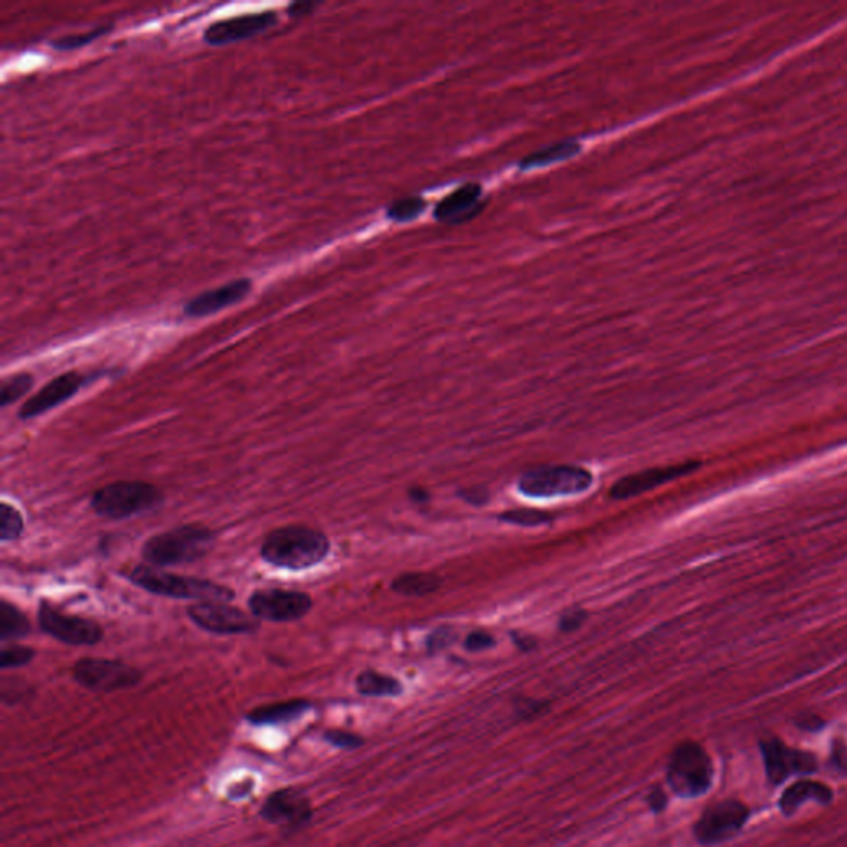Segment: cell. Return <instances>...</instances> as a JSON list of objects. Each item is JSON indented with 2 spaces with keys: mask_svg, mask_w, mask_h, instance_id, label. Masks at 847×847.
I'll return each mask as SVG.
<instances>
[{
  "mask_svg": "<svg viewBox=\"0 0 847 847\" xmlns=\"http://www.w3.org/2000/svg\"><path fill=\"white\" fill-rule=\"evenodd\" d=\"M330 551L325 532L308 525H285L265 535L260 558L278 570L305 571L321 565Z\"/></svg>",
  "mask_w": 847,
  "mask_h": 847,
  "instance_id": "1",
  "label": "cell"
},
{
  "mask_svg": "<svg viewBox=\"0 0 847 847\" xmlns=\"http://www.w3.org/2000/svg\"><path fill=\"white\" fill-rule=\"evenodd\" d=\"M217 535L212 528L201 523H189L156 533L141 546V558L154 568L192 565L206 558L214 546Z\"/></svg>",
  "mask_w": 847,
  "mask_h": 847,
  "instance_id": "2",
  "label": "cell"
},
{
  "mask_svg": "<svg viewBox=\"0 0 847 847\" xmlns=\"http://www.w3.org/2000/svg\"><path fill=\"white\" fill-rule=\"evenodd\" d=\"M126 580L134 586L143 589L146 593L154 594L159 598L181 599V601H225L229 603L235 598V593L229 586L216 583V581L192 578V576L176 575L169 573L163 568L154 566L136 565L130 573H126Z\"/></svg>",
  "mask_w": 847,
  "mask_h": 847,
  "instance_id": "3",
  "label": "cell"
},
{
  "mask_svg": "<svg viewBox=\"0 0 847 847\" xmlns=\"http://www.w3.org/2000/svg\"><path fill=\"white\" fill-rule=\"evenodd\" d=\"M163 490L143 480H120L91 493L90 507L95 515L121 522L163 507Z\"/></svg>",
  "mask_w": 847,
  "mask_h": 847,
  "instance_id": "4",
  "label": "cell"
},
{
  "mask_svg": "<svg viewBox=\"0 0 847 847\" xmlns=\"http://www.w3.org/2000/svg\"><path fill=\"white\" fill-rule=\"evenodd\" d=\"M714 781V765L709 753L695 742L679 743L667 765V783L675 795L697 798L710 790Z\"/></svg>",
  "mask_w": 847,
  "mask_h": 847,
  "instance_id": "5",
  "label": "cell"
},
{
  "mask_svg": "<svg viewBox=\"0 0 847 847\" xmlns=\"http://www.w3.org/2000/svg\"><path fill=\"white\" fill-rule=\"evenodd\" d=\"M593 475L578 465H543L528 470L518 480V490L528 497H568L586 492Z\"/></svg>",
  "mask_w": 847,
  "mask_h": 847,
  "instance_id": "6",
  "label": "cell"
},
{
  "mask_svg": "<svg viewBox=\"0 0 847 847\" xmlns=\"http://www.w3.org/2000/svg\"><path fill=\"white\" fill-rule=\"evenodd\" d=\"M72 677L83 689L111 694L136 687L143 680V672L116 659L83 657L73 664Z\"/></svg>",
  "mask_w": 847,
  "mask_h": 847,
  "instance_id": "7",
  "label": "cell"
},
{
  "mask_svg": "<svg viewBox=\"0 0 847 847\" xmlns=\"http://www.w3.org/2000/svg\"><path fill=\"white\" fill-rule=\"evenodd\" d=\"M247 606L250 614L259 621L297 623L312 613L313 598L298 589L260 588L250 594Z\"/></svg>",
  "mask_w": 847,
  "mask_h": 847,
  "instance_id": "8",
  "label": "cell"
},
{
  "mask_svg": "<svg viewBox=\"0 0 847 847\" xmlns=\"http://www.w3.org/2000/svg\"><path fill=\"white\" fill-rule=\"evenodd\" d=\"M186 614L194 626L214 636H247L260 629L259 619L225 601L189 604Z\"/></svg>",
  "mask_w": 847,
  "mask_h": 847,
  "instance_id": "9",
  "label": "cell"
},
{
  "mask_svg": "<svg viewBox=\"0 0 847 847\" xmlns=\"http://www.w3.org/2000/svg\"><path fill=\"white\" fill-rule=\"evenodd\" d=\"M37 623L48 637L68 646H96L105 637V629L95 619L63 613L48 601H40Z\"/></svg>",
  "mask_w": 847,
  "mask_h": 847,
  "instance_id": "10",
  "label": "cell"
},
{
  "mask_svg": "<svg viewBox=\"0 0 847 847\" xmlns=\"http://www.w3.org/2000/svg\"><path fill=\"white\" fill-rule=\"evenodd\" d=\"M750 818V809L740 801L727 800L705 809L694 826V836L702 846H714L735 838Z\"/></svg>",
  "mask_w": 847,
  "mask_h": 847,
  "instance_id": "11",
  "label": "cell"
},
{
  "mask_svg": "<svg viewBox=\"0 0 847 847\" xmlns=\"http://www.w3.org/2000/svg\"><path fill=\"white\" fill-rule=\"evenodd\" d=\"M277 22L278 15L273 10L237 15V17L217 20L214 24L207 25V29L202 34V40L204 44L211 47H224V45L235 44L242 40L254 39L257 35L272 29Z\"/></svg>",
  "mask_w": 847,
  "mask_h": 847,
  "instance_id": "12",
  "label": "cell"
},
{
  "mask_svg": "<svg viewBox=\"0 0 847 847\" xmlns=\"http://www.w3.org/2000/svg\"><path fill=\"white\" fill-rule=\"evenodd\" d=\"M91 376L78 373V371H68V373L60 374L52 381H48L44 388L40 389L39 393H35L32 398L20 406L17 417L20 421H30L35 417L44 416L47 412L52 411L55 407L62 406L63 402L70 401L75 398L80 389L85 384L90 383Z\"/></svg>",
  "mask_w": 847,
  "mask_h": 847,
  "instance_id": "13",
  "label": "cell"
},
{
  "mask_svg": "<svg viewBox=\"0 0 847 847\" xmlns=\"http://www.w3.org/2000/svg\"><path fill=\"white\" fill-rule=\"evenodd\" d=\"M761 753L765 760L766 775L773 785L793 775H809L818 768V760L813 753L795 750L775 738L761 742Z\"/></svg>",
  "mask_w": 847,
  "mask_h": 847,
  "instance_id": "14",
  "label": "cell"
},
{
  "mask_svg": "<svg viewBox=\"0 0 847 847\" xmlns=\"http://www.w3.org/2000/svg\"><path fill=\"white\" fill-rule=\"evenodd\" d=\"M699 467L700 462L689 460V462H682V464L666 465V467H656V469H647L637 472V474L626 475L613 485L609 497L614 498V500L634 498L637 495L651 492L657 487L669 484V482H674V480L682 479L685 475L694 474L699 470Z\"/></svg>",
  "mask_w": 847,
  "mask_h": 847,
  "instance_id": "15",
  "label": "cell"
},
{
  "mask_svg": "<svg viewBox=\"0 0 847 847\" xmlns=\"http://www.w3.org/2000/svg\"><path fill=\"white\" fill-rule=\"evenodd\" d=\"M260 816L270 824L303 828L312 819V801L298 788H283L268 796Z\"/></svg>",
  "mask_w": 847,
  "mask_h": 847,
  "instance_id": "16",
  "label": "cell"
},
{
  "mask_svg": "<svg viewBox=\"0 0 847 847\" xmlns=\"http://www.w3.org/2000/svg\"><path fill=\"white\" fill-rule=\"evenodd\" d=\"M250 290H252V282L249 278L232 280L221 287L212 288L191 298L184 307V315L187 318H206L209 315H216L225 308L234 307L245 300L249 297Z\"/></svg>",
  "mask_w": 847,
  "mask_h": 847,
  "instance_id": "17",
  "label": "cell"
},
{
  "mask_svg": "<svg viewBox=\"0 0 847 847\" xmlns=\"http://www.w3.org/2000/svg\"><path fill=\"white\" fill-rule=\"evenodd\" d=\"M482 187L479 184H467L452 192L436 207L437 221L444 224H460L469 221L482 209Z\"/></svg>",
  "mask_w": 847,
  "mask_h": 847,
  "instance_id": "18",
  "label": "cell"
},
{
  "mask_svg": "<svg viewBox=\"0 0 847 847\" xmlns=\"http://www.w3.org/2000/svg\"><path fill=\"white\" fill-rule=\"evenodd\" d=\"M310 709H312V702H310V700H285V702H275V704L257 707V709L249 712L247 720H249L252 725H257V727H265V725H282V723L297 720V718L307 714Z\"/></svg>",
  "mask_w": 847,
  "mask_h": 847,
  "instance_id": "19",
  "label": "cell"
},
{
  "mask_svg": "<svg viewBox=\"0 0 847 847\" xmlns=\"http://www.w3.org/2000/svg\"><path fill=\"white\" fill-rule=\"evenodd\" d=\"M806 801L829 804L833 801V791L818 781L801 780L788 788L780 800V809L786 816L795 814Z\"/></svg>",
  "mask_w": 847,
  "mask_h": 847,
  "instance_id": "20",
  "label": "cell"
},
{
  "mask_svg": "<svg viewBox=\"0 0 847 847\" xmlns=\"http://www.w3.org/2000/svg\"><path fill=\"white\" fill-rule=\"evenodd\" d=\"M442 586V580L434 573H426V571H412V573H402L398 578H394L391 583V589L399 596L406 598H424L429 594H434L439 591Z\"/></svg>",
  "mask_w": 847,
  "mask_h": 847,
  "instance_id": "21",
  "label": "cell"
},
{
  "mask_svg": "<svg viewBox=\"0 0 847 847\" xmlns=\"http://www.w3.org/2000/svg\"><path fill=\"white\" fill-rule=\"evenodd\" d=\"M355 685L358 694L364 697H398L402 694V684L396 677L373 669L358 674Z\"/></svg>",
  "mask_w": 847,
  "mask_h": 847,
  "instance_id": "22",
  "label": "cell"
},
{
  "mask_svg": "<svg viewBox=\"0 0 847 847\" xmlns=\"http://www.w3.org/2000/svg\"><path fill=\"white\" fill-rule=\"evenodd\" d=\"M32 634V624L15 604L7 599L0 601V641L7 644L10 641H19Z\"/></svg>",
  "mask_w": 847,
  "mask_h": 847,
  "instance_id": "23",
  "label": "cell"
},
{
  "mask_svg": "<svg viewBox=\"0 0 847 847\" xmlns=\"http://www.w3.org/2000/svg\"><path fill=\"white\" fill-rule=\"evenodd\" d=\"M34 384V374L30 373H17L5 378L0 386V406H12L19 399L27 396V393L34 388Z\"/></svg>",
  "mask_w": 847,
  "mask_h": 847,
  "instance_id": "24",
  "label": "cell"
},
{
  "mask_svg": "<svg viewBox=\"0 0 847 847\" xmlns=\"http://www.w3.org/2000/svg\"><path fill=\"white\" fill-rule=\"evenodd\" d=\"M24 532V515L20 513L19 508L10 505L9 502H2V505H0V541L12 543V541L19 540Z\"/></svg>",
  "mask_w": 847,
  "mask_h": 847,
  "instance_id": "25",
  "label": "cell"
},
{
  "mask_svg": "<svg viewBox=\"0 0 847 847\" xmlns=\"http://www.w3.org/2000/svg\"><path fill=\"white\" fill-rule=\"evenodd\" d=\"M553 515L541 510H533V508H515V510H507L500 513L498 520L515 525V527L535 528L541 525H548L553 522Z\"/></svg>",
  "mask_w": 847,
  "mask_h": 847,
  "instance_id": "26",
  "label": "cell"
},
{
  "mask_svg": "<svg viewBox=\"0 0 847 847\" xmlns=\"http://www.w3.org/2000/svg\"><path fill=\"white\" fill-rule=\"evenodd\" d=\"M578 151H580V146L575 143L555 144V146H550V148L541 149V151H536L535 154H530V156L523 159L522 166L527 169L538 168V166L555 163V161H560V159L571 158Z\"/></svg>",
  "mask_w": 847,
  "mask_h": 847,
  "instance_id": "27",
  "label": "cell"
},
{
  "mask_svg": "<svg viewBox=\"0 0 847 847\" xmlns=\"http://www.w3.org/2000/svg\"><path fill=\"white\" fill-rule=\"evenodd\" d=\"M37 657L34 647L24 644H5L0 651V669H19L29 666Z\"/></svg>",
  "mask_w": 847,
  "mask_h": 847,
  "instance_id": "28",
  "label": "cell"
},
{
  "mask_svg": "<svg viewBox=\"0 0 847 847\" xmlns=\"http://www.w3.org/2000/svg\"><path fill=\"white\" fill-rule=\"evenodd\" d=\"M110 30V25H101V27H96V29L90 30L87 34L65 35V37L53 40L52 47L55 48V50H60V52H72V50L87 47V45L91 44V42H95L96 39H100L101 35L108 34Z\"/></svg>",
  "mask_w": 847,
  "mask_h": 847,
  "instance_id": "29",
  "label": "cell"
},
{
  "mask_svg": "<svg viewBox=\"0 0 847 847\" xmlns=\"http://www.w3.org/2000/svg\"><path fill=\"white\" fill-rule=\"evenodd\" d=\"M424 207H426V202L417 199V197L402 199V201H396L393 206L389 207L388 216L394 222H407L419 216L424 211Z\"/></svg>",
  "mask_w": 847,
  "mask_h": 847,
  "instance_id": "30",
  "label": "cell"
},
{
  "mask_svg": "<svg viewBox=\"0 0 847 847\" xmlns=\"http://www.w3.org/2000/svg\"><path fill=\"white\" fill-rule=\"evenodd\" d=\"M323 738H325V742L331 743L333 747L341 748V750H356V748L363 747L364 743L363 738L356 733L338 730V728L326 730L323 733Z\"/></svg>",
  "mask_w": 847,
  "mask_h": 847,
  "instance_id": "31",
  "label": "cell"
},
{
  "mask_svg": "<svg viewBox=\"0 0 847 847\" xmlns=\"http://www.w3.org/2000/svg\"><path fill=\"white\" fill-rule=\"evenodd\" d=\"M588 621V613L583 608L566 609L558 621V629L561 632H575Z\"/></svg>",
  "mask_w": 847,
  "mask_h": 847,
  "instance_id": "32",
  "label": "cell"
},
{
  "mask_svg": "<svg viewBox=\"0 0 847 847\" xmlns=\"http://www.w3.org/2000/svg\"><path fill=\"white\" fill-rule=\"evenodd\" d=\"M493 646H495V639L487 631L470 632L469 636L465 637V651L482 652L492 649Z\"/></svg>",
  "mask_w": 847,
  "mask_h": 847,
  "instance_id": "33",
  "label": "cell"
},
{
  "mask_svg": "<svg viewBox=\"0 0 847 847\" xmlns=\"http://www.w3.org/2000/svg\"><path fill=\"white\" fill-rule=\"evenodd\" d=\"M546 707H548L546 702L523 699L522 702H518L517 704V715L520 718H533L536 717V715L541 714Z\"/></svg>",
  "mask_w": 847,
  "mask_h": 847,
  "instance_id": "34",
  "label": "cell"
},
{
  "mask_svg": "<svg viewBox=\"0 0 847 847\" xmlns=\"http://www.w3.org/2000/svg\"><path fill=\"white\" fill-rule=\"evenodd\" d=\"M647 804H649V808L654 811V813H662L667 806V795L666 791L662 790L661 786H654L646 796Z\"/></svg>",
  "mask_w": 847,
  "mask_h": 847,
  "instance_id": "35",
  "label": "cell"
},
{
  "mask_svg": "<svg viewBox=\"0 0 847 847\" xmlns=\"http://www.w3.org/2000/svg\"><path fill=\"white\" fill-rule=\"evenodd\" d=\"M460 498H464L465 502L472 505H484L489 502V492L484 487H470V489L460 490Z\"/></svg>",
  "mask_w": 847,
  "mask_h": 847,
  "instance_id": "36",
  "label": "cell"
},
{
  "mask_svg": "<svg viewBox=\"0 0 847 847\" xmlns=\"http://www.w3.org/2000/svg\"><path fill=\"white\" fill-rule=\"evenodd\" d=\"M452 637L454 636H452V631H450L449 627H441V629L434 632L431 639H429V649L434 652L437 651V649L446 647L447 644H450V641H452Z\"/></svg>",
  "mask_w": 847,
  "mask_h": 847,
  "instance_id": "37",
  "label": "cell"
},
{
  "mask_svg": "<svg viewBox=\"0 0 847 847\" xmlns=\"http://www.w3.org/2000/svg\"><path fill=\"white\" fill-rule=\"evenodd\" d=\"M315 9L316 4H312V2H297V4H292L288 7V15L300 17V15L310 14Z\"/></svg>",
  "mask_w": 847,
  "mask_h": 847,
  "instance_id": "38",
  "label": "cell"
},
{
  "mask_svg": "<svg viewBox=\"0 0 847 847\" xmlns=\"http://www.w3.org/2000/svg\"><path fill=\"white\" fill-rule=\"evenodd\" d=\"M513 641H515V644H517V646L520 647L522 651H530V649H533V647L536 646V641L535 639H532V637L518 636V634H513Z\"/></svg>",
  "mask_w": 847,
  "mask_h": 847,
  "instance_id": "39",
  "label": "cell"
},
{
  "mask_svg": "<svg viewBox=\"0 0 847 847\" xmlns=\"http://www.w3.org/2000/svg\"><path fill=\"white\" fill-rule=\"evenodd\" d=\"M409 497H411L412 502L416 503H426L429 502V493L426 490L421 489V487H417V489L409 490Z\"/></svg>",
  "mask_w": 847,
  "mask_h": 847,
  "instance_id": "40",
  "label": "cell"
}]
</instances>
